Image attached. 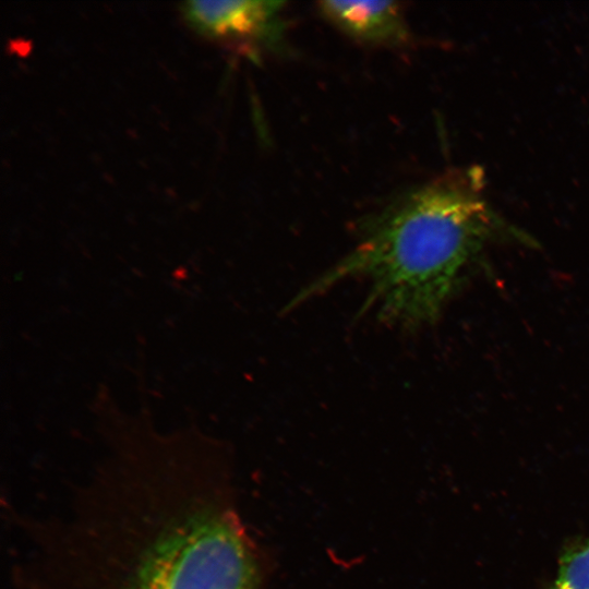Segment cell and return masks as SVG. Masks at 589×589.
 <instances>
[{
    "label": "cell",
    "mask_w": 589,
    "mask_h": 589,
    "mask_svg": "<svg viewBox=\"0 0 589 589\" xmlns=\"http://www.w3.org/2000/svg\"><path fill=\"white\" fill-rule=\"evenodd\" d=\"M318 10L340 31L361 43L397 47L409 40L408 25L399 2L322 1Z\"/></svg>",
    "instance_id": "cell-4"
},
{
    "label": "cell",
    "mask_w": 589,
    "mask_h": 589,
    "mask_svg": "<svg viewBox=\"0 0 589 589\" xmlns=\"http://www.w3.org/2000/svg\"><path fill=\"white\" fill-rule=\"evenodd\" d=\"M280 1H188L182 5L187 22L199 33L247 45H269L283 32Z\"/></svg>",
    "instance_id": "cell-3"
},
{
    "label": "cell",
    "mask_w": 589,
    "mask_h": 589,
    "mask_svg": "<svg viewBox=\"0 0 589 589\" xmlns=\"http://www.w3.org/2000/svg\"><path fill=\"white\" fill-rule=\"evenodd\" d=\"M512 228L483 196L476 168L455 170L406 194L377 216L358 244L298 301L347 278L366 279L368 305L385 323L436 321L484 247Z\"/></svg>",
    "instance_id": "cell-2"
},
{
    "label": "cell",
    "mask_w": 589,
    "mask_h": 589,
    "mask_svg": "<svg viewBox=\"0 0 589 589\" xmlns=\"http://www.w3.org/2000/svg\"><path fill=\"white\" fill-rule=\"evenodd\" d=\"M551 589H589V541L562 561Z\"/></svg>",
    "instance_id": "cell-5"
},
{
    "label": "cell",
    "mask_w": 589,
    "mask_h": 589,
    "mask_svg": "<svg viewBox=\"0 0 589 589\" xmlns=\"http://www.w3.org/2000/svg\"><path fill=\"white\" fill-rule=\"evenodd\" d=\"M27 589H259V560L223 481L201 466L118 464L69 514L27 524Z\"/></svg>",
    "instance_id": "cell-1"
}]
</instances>
